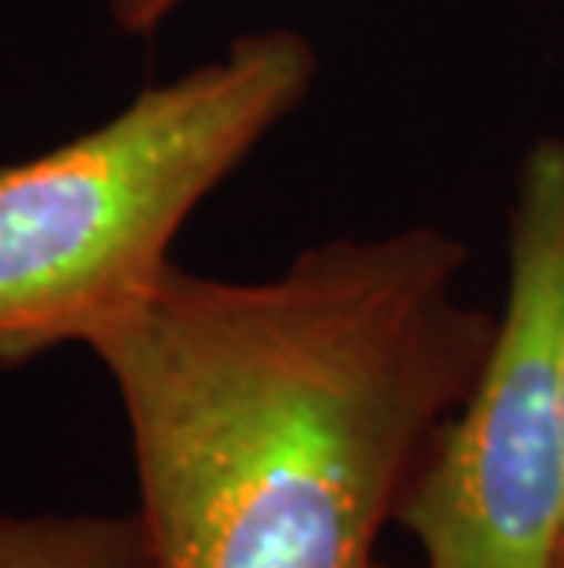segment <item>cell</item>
<instances>
[{
  "label": "cell",
  "mask_w": 564,
  "mask_h": 568,
  "mask_svg": "<svg viewBox=\"0 0 564 568\" xmlns=\"http://www.w3.org/2000/svg\"><path fill=\"white\" fill-rule=\"evenodd\" d=\"M433 224L330 239L271 280L170 264L70 334L122 400L154 568H378V539L484 364Z\"/></svg>",
  "instance_id": "cell-1"
},
{
  "label": "cell",
  "mask_w": 564,
  "mask_h": 568,
  "mask_svg": "<svg viewBox=\"0 0 564 568\" xmlns=\"http://www.w3.org/2000/svg\"><path fill=\"white\" fill-rule=\"evenodd\" d=\"M316 70L305 33H243L100 129L0 165V371L158 280L187 216L297 114Z\"/></svg>",
  "instance_id": "cell-2"
},
{
  "label": "cell",
  "mask_w": 564,
  "mask_h": 568,
  "mask_svg": "<svg viewBox=\"0 0 564 568\" xmlns=\"http://www.w3.org/2000/svg\"><path fill=\"white\" fill-rule=\"evenodd\" d=\"M561 326L564 140L546 136L517 169L491 348L396 510L425 568H554L564 521Z\"/></svg>",
  "instance_id": "cell-3"
},
{
  "label": "cell",
  "mask_w": 564,
  "mask_h": 568,
  "mask_svg": "<svg viewBox=\"0 0 564 568\" xmlns=\"http://www.w3.org/2000/svg\"><path fill=\"white\" fill-rule=\"evenodd\" d=\"M0 568H154L140 514H4Z\"/></svg>",
  "instance_id": "cell-4"
},
{
  "label": "cell",
  "mask_w": 564,
  "mask_h": 568,
  "mask_svg": "<svg viewBox=\"0 0 564 568\" xmlns=\"http://www.w3.org/2000/svg\"><path fill=\"white\" fill-rule=\"evenodd\" d=\"M114 27L129 38H151L165 19L187 4V0H106Z\"/></svg>",
  "instance_id": "cell-5"
},
{
  "label": "cell",
  "mask_w": 564,
  "mask_h": 568,
  "mask_svg": "<svg viewBox=\"0 0 564 568\" xmlns=\"http://www.w3.org/2000/svg\"><path fill=\"white\" fill-rule=\"evenodd\" d=\"M557 382H561V429H564V326H561V348H557ZM554 568H564V521H561V539H557V561Z\"/></svg>",
  "instance_id": "cell-6"
},
{
  "label": "cell",
  "mask_w": 564,
  "mask_h": 568,
  "mask_svg": "<svg viewBox=\"0 0 564 568\" xmlns=\"http://www.w3.org/2000/svg\"><path fill=\"white\" fill-rule=\"evenodd\" d=\"M378 568H389V565H378Z\"/></svg>",
  "instance_id": "cell-7"
}]
</instances>
